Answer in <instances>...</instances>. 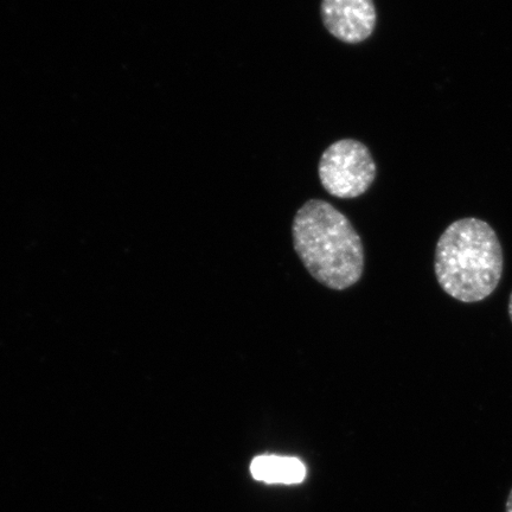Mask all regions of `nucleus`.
Segmentation results:
<instances>
[{
	"instance_id": "nucleus-1",
	"label": "nucleus",
	"mask_w": 512,
	"mask_h": 512,
	"mask_svg": "<svg viewBox=\"0 0 512 512\" xmlns=\"http://www.w3.org/2000/svg\"><path fill=\"white\" fill-rule=\"evenodd\" d=\"M294 251L319 284L344 291L361 280L364 248L348 217L332 204L310 200L292 224Z\"/></svg>"
},
{
	"instance_id": "nucleus-2",
	"label": "nucleus",
	"mask_w": 512,
	"mask_h": 512,
	"mask_svg": "<svg viewBox=\"0 0 512 512\" xmlns=\"http://www.w3.org/2000/svg\"><path fill=\"white\" fill-rule=\"evenodd\" d=\"M504 270L501 241L476 217L454 221L435 248L434 271L444 292L465 304L483 302L496 291Z\"/></svg>"
},
{
	"instance_id": "nucleus-3",
	"label": "nucleus",
	"mask_w": 512,
	"mask_h": 512,
	"mask_svg": "<svg viewBox=\"0 0 512 512\" xmlns=\"http://www.w3.org/2000/svg\"><path fill=\"white\" fill-rule=\"evenodd\" d=\"M376 174L375 160L368 147L354 139H343L330 145L318 165L323 188L342 200L366 194Z\"/></svg>"
},
{
	"instance_id": "nucleus-4",
	"label": "nucleus",
	"mask_w": 512,
	"mask_h": 512,
	"mask_svg": "<svg viewBox=\"0 0 512 512\" xmlns=\"http://www.w3.org/2000/svg\"><path fill=\"white\" fill-rule=\"evenodd\" d=\"M320 14L330 34L348 44L366 41L377 22L373 0H323Z\"/></svg>"
},
{
	"instance_id": "nucleus-5",
	"label": "nucleus",
	"mask_w": 512,
	"mask_h": 512,
	"mask_svg": "<svg viewBox=\"0 0 512 512\" xmlns=\"http://www.w3.org/2000/svg\"><path fill=\"white\" fill-rule=\"evenodd\" d=\"M252 477L267 484H299L306 478L303 462L293 457L262 454L251 463Z\"/></svg>"
},
{
	"instance_id": "nucleus-6",
	"label": "nucleus",
	"mask_w": 512,
	"mask_h": 512,
	"mask_svg": "<svg viewBox=\"0 0 512 512\" xmlns=\"http://www.w3.org/2000/svg\"><path fill=\"white\" fill-rule=\"evenodd\" d=\"M505 512H512V489L507 499V505H505Z\"/></svg>"
},
{
	"instance_id": "nucleus-7",
	"label": "nucleus",
	"mask_w": 512,
	"mask_h": 512,
	"mask_svg": "<svg viewBox=\"0 0 512 512\" xmlns=\"http://www.w3.org/2000/svg\"><path fill=\"white\" fill-rule=\"evenodd\" d=\"M508 311H509V317H510V320H511V323H512V292H511L510 298H509Z\"/></svg>"
}]
</instances>
